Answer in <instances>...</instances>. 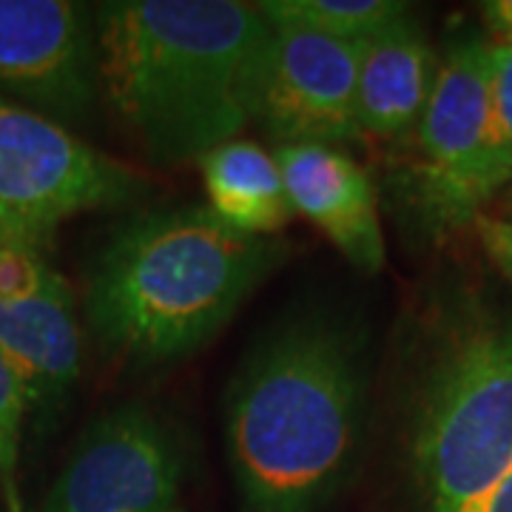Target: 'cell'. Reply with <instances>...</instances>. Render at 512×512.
<instances>
[{"mask_svg": "<svg viewBox=\"0 0 512 512\" xmlns=\"http://www.w3.org/2000/svg\"><path fill=\"white\" fill-rule=\"evenodd\" d=\"M148 188L131 165L0 97V202L40 251L74 214L131 205Z\"/></svg>", "mask_w": 512, "mask_h": 512, "instance_id": "6", "label": "cell"}, {"mask_svg": "<svg viewBox=\"0 0 512 512\" xmlns=\"http://www.w3.org/2000/svg\"><path fill=\"white\" fill-rule=\"evenodd\" d=\"M205 185V208L225 225L274 237L293 220L282 171L271 151L251 140H231L197 160Z\"/></svg>", "mask_w": 512, "mask_h": 512, "instance_id": "13", "label": "cell"}, {"mask_svg": "<svg viewBox=\"0 0 512 512\" xmlns=\"http://www.w3.org/2000/svg\"><path fill=\"white\" fill-rule=\"evenodd\" d=\"M359 40L274 26L254 123L279 146H345L359 140L356 120Z\"/></svg>", "mask_w": 512, "mask_h": 512, "instance_id": "9", "label": "cell"}, {"mask_svg": "<svg viewBox=\"0 0 512 512\" xmlns=\"http://www.w3.org/2000/svg\"><path fill=\"white\" fill-rule=\"evenodd\" d=\"M0 498H3V493H0Z\"/></svg>", "mask_w": 512, "mask_h": 512, "instance_id": "24", "label": "cell"}, {"mask_svg": "<svg viewBox=\"0 0 512 512\" xmlns=\"http://www.w3.org/2000/svg\"><path fill=\"white\" fill-rule=\"evenodd\" d=\"M80 350L77 302L60 274L29 299L0 302V353L20 376L29 416L40 427L69 402L80 379Z\"/></svg>", "mask_w": 512, "mask_h": 512, "instance_id": "11", "label": "cell"}, {"mask_svg": "<svg viewBox=\"0 0 512 512\" xmlns=\"http://www.w3.org/2000/svg\"><path fill=\"white\" fill-rule=\"evenodd\" d=\"M293 214L313 222L362 274L384 268V234L376 188L367 171L336 146L302 143L274 151Z\"/></svg>", "mask_w": 512, "mask_h": 512, "instance_id": "10", "label": "cell"}, {"mask_svg": "<svg viewBox=\"0 0 512 512\" xmlns=\"http://www.w3.org/2000/svg\"><path fill=\"white\" fill-rule=\"evenodd\" d=\"M507 188H510V194H512V180H510V185H507Z\"/></svg>", "mask_w": 512, "mask_h": 512, "instance_id": "22", "label": "cell"}, {"mask_svg": "<svg viewBox=\"0 0 512 512\" xmlns=\"http://www.w3.org/2000/svg\"><path fill=\"white\" fill-rule=\"evenodd\" d=\"M365 356L353 330L299 319L248 356L225 402V441L245 512H313L362 447Z\"/></svg>", "mask_w": 512, "mask_h": 512, "instance_id": "2", "label": "cell"}, {"mask_svg": "<svg viewBox=\"0 0 512 512\" xmlns=\"http://www.w3.org/2000/svg\"><path fill=\"white\" fill-rule=\"evenodd\" d=\"M481 512H512V473L504 478V484L490 495V501L481 507Z\"/></svg>", "mask_w": 512, "mask_h": 512, "instance_id": "21", "label": "cell"}, {"mask_svg": "<svg viewBox=\"0 0 512 512\" xmlns=\"http://www.w3.org/2000/svg\"><path fill=\"white\" fill-rule=\"evenodd\" d=\"M481 18L493 35V43H512V0L481 3Z\"/></svg>", "mask_w": 512, "mask_h": 512, "instance_id": "19", "label": "cell"}, {"mask_svg": "<svg viewBox=\"0 0 512 512\" xmlns=\"http://www.w3.org/2000/svg\"><path fill=\"white\" fill-rule=\"evenodd\" d=\"M12 245H32V248H37L35 242L23 234V228L15 222V217L3 208V202H0V248H12Z\"/></svg>", "mask_w": 512, "mask_h": 512, "instance_id": "20", "label": "cell"}, {"mask_svg": "<svg viewBox=\"0 0 512 512\" xmlns=\"http://www.w3.org/2000/svg\"><path fill=\"white\" fill-rule=\"evenodd\" d=\"M100 94L148 160L183 165L254 123L274 26L256 3L94 6Z\"/></svg>", "mask_w": 512, "mask_h": 512, "instance_id": "1", "label": "cell"}, {"mask_svg": "<svg viewBox=\"0 0 512 512\" xmlns=\"http://www.w3.org/2000/svg\"><path fill=\"white\" fill-rule=\"evenodd\" d=\"M183 447L143 404H120L74 441L40 512H171Z\"/></svg>", "mask_w": 512, "mask_h": 512, "instance_id": "7", "label": "cell"}, {"mask_svg": "<svg viewBox=\"0 0 512 512\" xmlns=\"http://www.w3.org/2000/svg\"><path fill=\"white\" fill-rule=\"evenodd\" d=\"M55 123L86 120L100 97L97 20L74 0H0V97Z\"/></svg>", "mask_w": 512, "mask_h": 512, "instance_id": "8", "label": "cell"}, {"mask_svg": "<svg viewBox=\"0 0 512 512\" xmlns=\"http://www.w3.org/2000/svg\"><path fill=\"white\" fill-rule=\"evenodd\" d=\"M271 26L308 29L342 40H365L410 12L396 0H265L256 3Z\"/></svg>", "mask_w": 512, "mask_h": 512, "instance_id": "14", "label": "cell"}, {"mask_svg": "<svg viewBox=\"0 0 512 512\" xmlns=\"http://www.w3.org/2000/svg\"><path fill=\"white\" fill-rule=\"evenodd\" d=\"M430 512H481L512 473V319H476L444 345L413 419Z\"/></svg>", "mask_w": 512, "mask_h": 512, "instance_id": "4", "label": "cell"}, {"mask_svg": "<svg viewBox=\"0 0 512 512\" xmlns=\"http://www.w3.org/2000/svg\"><path fill=\"white\" fill-rule=\"evenodd\" d=\"M26 416H29V404L20 376L0 353V493L9 512H20L18 470Z\"/></svg>", "mask_w": 512, "mask_h": 512, "instance_id": "15", "label": "cell"}, {"mask_svg": "<svg viewBox=\"0 0 512 512\" xmlns=\"http://www.w3.org/2000/svg\"><path fill=\"white\" fill-rule=\"evenodd\" d=\"M285 256V242L237 231L205 205L148 211L94 259L89 328L131 365L177 362L220 333Z\"/></svg>", "mask_w": 512, "mask_h": 512, "instance_id": "3", "label": "cell"}, {"mask_svg": "<svg viewBox=\"0 0 512 512\" xmlns=\"http://www.w3.org/2000/svg\"><path fill=\"white\" fill-rule=\"evenodd\" d=\"M57 271L40 248L12 245L0 248V302H18L46 291Z\"/></svg>", "mask_w": 512, "mask_h": 512, "instance_id": "17", "label": "cell"}, {"mask_svg": "<svg viewBox=\"0 0 512 512\" xmlns=\"http://www.w3.org/2000/svg\"><path fill=\"white\" fill-rule=\"evenodd\" d=\"M171 512H180V510H171Z\"/></svg>", "mask_w": 512, "mask_h": 512, "instance_id": "23", "label": "cell"}, {"mask_svg": "<svg viewBox=\"0 0 512 512\" xmlns=\"http://www.w3.org/2000/svg\"><path fill=\"white\" fill-rule=\"evenodd\" d=\"M487 254L493 262L512 279V214L510 217H487L481 214L476 220Z\"/></svg>", "mask_w": 512, "mask_h": 512, "instance_id": "18", "label": "cell"}, {"mask_svg": "<svg viewBox=\"0 0 512 512\" xmlns=\"http://www.w3.org/2000/svg\"><path fill=\"white\" fill-rule=\"evenodd\" d=\"M490 97H493L495 168L507 188L512 180V43L490 40Z\"/></svg>", "mask_w": 512, "mask_h": 512, "instance_id": "16", "label": "cell"}, {"mask_svg": "<svg viewBox=\"0 0 512 512\" xmlns=\"http://www.w3.org/2000/svg\"><path fill=\"white\" fill-rule=\"evenodd\" d=\"M504 183L495 168L490 40L464 37L439 63L416 123L410 208L419 225L444 237L476 222Z\"/></svg>", "mask_w": 512, "mask_h": 512, "instance_id": "5", "label": "cell"}, {"mask_svg": "<svg viewBox=\"0 0 512 512\" xmlns=\"http://www.w3.org/2000/svg\"><path fill=\"white\" fill-rule=\"evenodd\" d=\"M436 74V52L410 12L359 40V134L370 140H396L416 128Z\"/></svg>", "mask_w": 512, "mask_h": 512, "instance_id": "12", "label": "cell"}]
</instances>
